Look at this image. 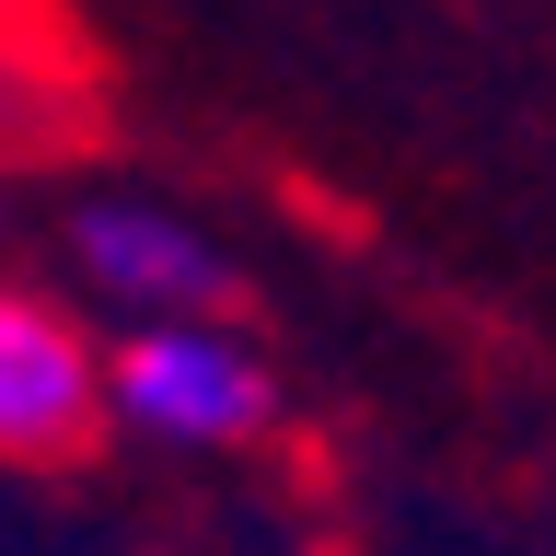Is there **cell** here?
I'll use <instances>...</instances> for the list:
<instances>
[{"label":"cell","mask_w":556,"mask_h":556,"mask_svg":"<svg viewBox=\"0 0 556 556\" xmlns=\"http://www.w3.org/2000/svg\"><path fill=\"white\" fill-rule=\"evenodd\" d=\"M104 417L174 452H232L278 417V382L220 313H139L128 348L104 359Z\"/></svg>","instance_id":"1"},{"label":"cell","mask_w":556,"mask_h":556,"mask_svg":"<svg viewBox=\"0 0 556 556\" xmlns=\"http://www.w3.org/2000/svg\"><path fill=\"white\" fill-rule=\"evenodd\" d=\"M104 429V359L59 302L0 290V464H70Z\"/></svg>","instance_id":"2"},{"label":"cell","mask_w":556,"mask_h":556,"mask_svg":"<svg viewBox=\"0 0 556 556\" xmlns=\"http://www.w3.org/2000/svg\"><path fill=\"white\" fill-rule=\"evenodd\" d=\"M70 267L93 278V302L139 313H220L232 302V255L198 232V220H174L163 198H93L70 220Z\"/></svg>","instance_id":"3"}]
</instances>
